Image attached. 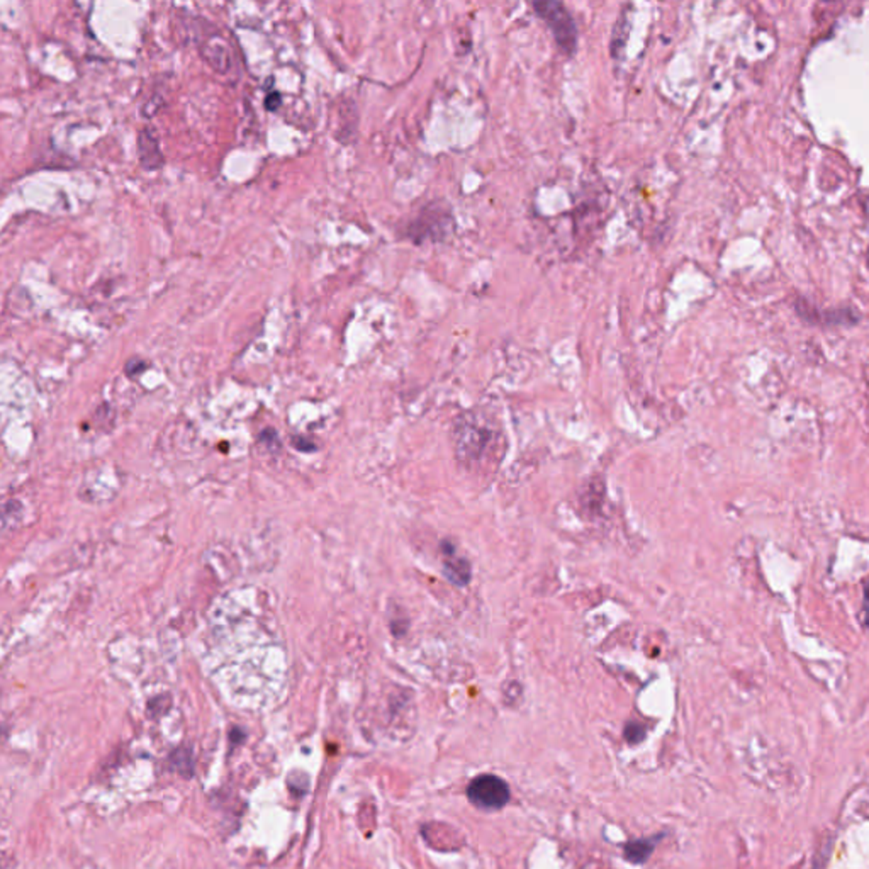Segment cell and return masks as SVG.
<instances>
[{
  "instance_id": "9c48e42d",
  "label": "cell",
  "mask_w": 869,
  "mask_h": 869,
  "mask_svg": "<svg viewBox=\"0 0 869 869\" xmlns=\"http://www.w3.org/2000/svg\"><path fill=\"white\" fill-rule=\"evenodd\" d=\"M145 369H146V364H145V362H141V360H131L129 364H127V369H126V370H127V374H129V376H133L134 372L138 374V372H141V370H145Z\"/></svg>"
},
{
  "instance_id": "52a82bcc",
  "label": "cell",
  "mask_w": 869,
  "mask_h": 869,
  "mask_svg": "<svg viewBox=\"0 0 869 869\" xmlns=\"http://www.w3.org/2000/svg\"><path fill=\"white\" fill-rule=\"evenodd\" d=\"M645 737V728L642 727L640 723H628L627 728H625V739H627L628 744H638L642 742Z\"/></svg>"
},
{
  "instance_id": "5b68a950",
  "label": "cell",
  "mask_w": 869,
  "mask_h": 869,
  "mask_svg": "<svg viewBox=\"0 0 869 869\" xmlns=\"http://www.w3.org/2000/svg\"><path fill=\"white\" fill-rule=\"evenodd\" d=\"M654 847H656L654 840H633V842H628L627 846H625L623 851L628 861H632V863L635 864H642L652 854Z\"/></svg>"
},
{
  "instance_id": "6da1fadb",
  "label": "cell",
  "mask_w": 869,
  "mask_h": 869,
  "mask_svg": "<svg viewBox=\"0 0 869 869\" xmlns=\"http://www.w3.org/2000/svg\"><path fill=\"white\" fill-rule=\"evenodd\" d=\"M535 11L549 24L555 41L567 55L576 51L578 44V30L574 19L560 2H535Z\"/></svg>"
},
{
  "instance_id": "8fae6325",
  "label": "cell",
  "mask_w": 869,
  "mask_h": 869,
  "mask_svg": "<svg viewBox=\"0 0 869 869\" xmlns=\"http://www.w3.org/2000/svg\"><path fill=\"white\" fill-rule=\"evenodd\" d=\"M868 263H869V260H868Z\"/></svg>"
},
{
  "instance_id": "3957f363",
  "label": "cell",
  "mask_w": 869,
  "mask_h": 869,
  "mask_svg": "<svg viewBox=\"0 0 869 869\" xmlns=\"http://www.w3.org/2000/svg\"><path fill=\"white\" fill-rule=\"evenodd\" d=\"M199 51L205 60V63L217 73H228L233 68V49L229 43L217 32L201 36Z\"/></svg>"
},
{
  "instance_id": "ba28073f",
  "label": "cell",
  "mask_w": 869,
  "mask_h": 869,
  "mask_svg": "<svg viewBox=\"0 0 869 869\" xmlns=\"http://www.w3.org/2000/svg\"><path fill=\"white\" fill-rule=\"evenodd\" d=\"M280 104H282V99H280V96H279L277 92L269 94V96H267V99H265V107H267V109H269V110H277L279 107H280Z\"/></svg>"
},
{
  "instance_id": "277c9868",
  "label": "cell",
  "mask_w": 869,
  "mask_h": 869,
  "mask_svg": "<svg viewBox=\"0 0 869 869\" xmlns=\"http://www.w3.org/2000/svg\"><path fill=\"white\" fill-rule=\"evenodd\" d=\"M138 153L139 162L146 170H156L165 162L162 150L158 146V139L150 129H143L138 136Z\"/></svg>"
},
{
  "instance_id": "8992f818",
  "label": "cell",
  "mask_w": 869,
  "mask_h": 869,
  "mask_svg": "<svg viewBox=\"0 0 869 869\" xmlns=\"http://www.w3.org/2000/svg\"><path fill=\"white\" fill-rule=\"evenodd\" d=\"M445 574H447V578L450 579L452 583L464 586V584H467V581L471 579V567H469V564L465 562L464 559L455 560V562H447L445 564Z\"/></svg>"
},
{
  "instance_id": "7a4b0ae2",
  "label": "cell",
  "mask_w": 869,
  "mask_h": 869,
  "mask_svg": "<svg viewBox=\"0 0 869 869\" xmlns=\"http://www.w3.org/2000/svg\"><path fill=\"white\" fill-rule=\"evenodd\" d=\"M467 798L479 808L497 810L509 801V788L496 774H481L469 782Z\"/></svg>"
},
{
  "instance_id": "30bf717a",
  "label": "cell",
  "mask_w": 869,
  "mask_h": 869,
  "mask_svg": "<svg viewBox=\"0 0 869 869\" xmlns=\"http://www.w3.org/2000/svg\"><path fill=\"white\" fill-rule=\"evenodd\" d=\"M864 613H866V621L869 625V583L866 584V591H864Z\"/></svg>"
}]
</instances>
